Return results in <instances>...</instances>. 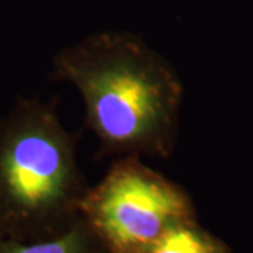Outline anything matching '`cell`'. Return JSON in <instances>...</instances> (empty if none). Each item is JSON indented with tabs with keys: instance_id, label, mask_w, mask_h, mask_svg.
Here are the masks:
<instances>
[{
	"instance_id": "6da1fadb",
	"label": "cell",
	"mask_w": 253,
	"mask_h": 253,
	"mask_svg": "<svg viewBox=\"0 0 253 253\" xmlns=\"http://www.w3.org/2000/svg\"><path fill=\"white\" fill-rule=\"evenodd\" d=\"M51 75L81 94L100 154L172 156L179 141L183 82L142 38L128 31L90 34L55 55Z\"/></svg>"
},
{
	"instance_id": "7a4b0ae2",
	"label": "cell",
	"mask_w": 253,
	"mask_h": 253,
	"mask_svg": "<svg viewBox=\"0 0 253 253\" xmlns=\"http://www.w3.org/2000/svg\"><path fill=\"white\" fill-rule=\"evenodd\" d=\"M58 101L18 97L0 116V239L54 236L81 215L89 184Z\"/></svg>"
},
{
	"instance_id": "3957f363",
	"label": "cell",
	"mask_w": 253,
	"mask_h": 253,
	"mask_svg": "<svg viewBox=\"0 0 253 253\" xmlns=\"http://www.w3.org/2000/svg\"><path fill=\"white\" fill-rule=\"evenodd\" d=\"M81 215L111 253H146L170 228L197 218L189 193L136 156L117 158L89 186Z\"/></svg>"
},
{
	"instance_id": "5b68a950",
	"label": "cell",
	"mask_w": 253,
	"mask_h": 253,
	"mask_svg": "<svg viewBox=\"0 0 253 253\" xmlns=\"http://www.w3.org/2000/svg\"><path fill=\"white\" fill-rule=\"evenodd\" d=\"M146 253H232L229 246L200 225L197 218L183 221L161 236Z\"/></svg>"
},
{
	"instance_id": "277c9868",
	"label": "cell",
	"mask_w": 253,
	"mask_h": 253,
	"mask_svg": "<svg viewBox=\"0 0 253 253\" xmlns=\"http://www.w3.org/2000/svg\"><path fill=\"white\" fill-rule=\"evenodd\" d=\"M0 253H111L94 229L79 215L62 232L45 239L21 242L0 239Z\"/></svg>"
}]
</instances>
